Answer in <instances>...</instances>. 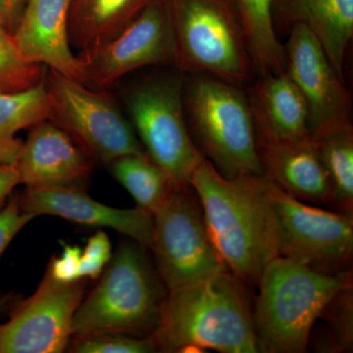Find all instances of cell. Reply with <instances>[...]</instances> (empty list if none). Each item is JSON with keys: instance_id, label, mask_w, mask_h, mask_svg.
<instances>
[{"instance_id": "23", "label": "cell", "mask_w": 353, "mask_h": 353, "mask_svg": "<svg viewBox=\"0 0 353 353\" xmlns=\"http://www.w3.org/2000/svg\"><path fill=\"white\" fill-rule=\"evenodd\" d=\"M253 66L262 76L285 71V48L280 43L272 17L273 0H234Z\"/></svg>"}, {"instance_id": "34", "label": "cell", "mask_w": 353, "mask_h": 353, "mask_svg": "<svg viewBox=\"0 0 353 353\" xmlns=\"http://www.w3.org/2000/svg\"><path fill=\"white\" fill-rule=\"evenodd\" d=\"M15 301L16 296L12 294H4V296H0V313L4 312L6 310H8Z\"/></svg>"}, {"instance_id": "2", "label": "cell", "mask_w": 353, "mask_h": 353, "mask_svg": "<svg viewBox=\"0 0 353 353\" xmlns=\"http://www.w3.org/2000/svg\"><path fill=\"white\" fill-rule=\"evenodd\" d=\"M152 336L158 352H259L245 284L231 271L169 290Z\"/></svg>"}, {"instance_id": "15", "label": "cell", "mask_w": 353, "mask_h": 353, "mask_svg": "<svg viewBox=\"0 0 353 353\" xmlns=\"http://www.w3.org/2000/svg\"><path fill=\"white\" fill-rule=\"evenodd\" d=\"M72 0H27L13 34L14 43L28 63L39 65L87 85L82 60L69 39Z\"/></svg>"}, {"instance_id": "24", "label": "cell", "mask_w": 353, "mask_h": 353, "mask_svg": "<svg viewBox=\"0 0 353 353\" xmlns=\"http://www.w3.org/2000/svg\"><path fill=\"white\" fill-rule=\"evenodd\" d=\"M108 166L139 208L152 215L168 201L176 188L170 176L145 152L123 155Z\"/></svg>"}, {"instance_id": "17", "label": "cell", "mask_w": 353, "mask_h": 353, "mask_svg": "<svg viewBox=\"0 0 353 353\" xmlns=\"http://www.w3.org/2000/svg\"><path fill=\"white\" fill-rule=\"evenodd\" d=\"M260 163L267 180L303 202L333 204L331 181L310 136L290 141L257 139Z\"/></svg>"}, {"instance_id": "6", "label": "cell", "mask_w": 353, "mask_h": 353, "mask_svg": "<svg viewBox=\"0 0 353 353\" xmlns=\"http://www.w3.org/2000/svg\"><path fill=\"white\" fill-rule=\"evenodd\" d=\"M188 106L204 152L223 176L263 175L252 106L233 83L197 79Z\"/></svg>"}, {"instance_id": "26", "label": "cell", "mask_w": 353, "mask_h": 353, "mask_svg": "<svg viewBox=\"0 0 353 353\" xmlns=\"http://www.w3.org/2000/svg\"><path fill=\"white\" fill-rule=\"evenodd\" d=\"M46 67L28 63L0 17V92H19L43 80Z\"/></svg>"}, {"instance_id": "21", "label": "cell", "mask_w": 353, "mask_h": 353, "mask_svg": "<svg viewBox=\"0 0 353 353\" xmlns=\"http://www.w3.org/2000/svg\"><path fill=\"white\" fill-rule=\"evenodd\" d=\"M51 114L44 80L28 90L0 92V163L15 165L23 145L18 132L50 119Z\"/></svg>"}, {"instance_id": "8", "label": "cell", "mask_w": 353, "mask_h": 353, "mask_svg": "<svg viewBox=\"0 0 353 353\" xmlns=\"http://www.w3.org/2000/svg\"><path fill=\"white\" fill-rule=\"evenodd\" d=\"M263 185L279 256L324 273L350 270L353 256V216L299 201L264 176Z\"/></svg>"}, {"instance_id": "31", "label": "cell", "mask_w": 353, "mask_h": 353, "mask_svg": "<svg viewBox=\"0 0 353 353\" xmlns=\"http://www.w3.org/2000/svg\"><path fill=\"white\" fill-rule=\"evenodd\" d=\"M27 0H0V17L9 34L17 29Z\"/></svg>"}, {"instance_id": "14", "label": "cell", "mask_w": 353, "mask_h": 353, "mask_svg": "<svg viewBox=\"0 0 353 353\" xmlns=\"http://www.w3.org/2000/svg\"><path fill=\"white\" fill-rule=\"evenodd\" d=\"M22 210L34 217L52 215L83 226L109 228L150 248L153 215L141 208L118 209L99 203L82 187L26 188L19 196Z\"/></svg>"}, {"instance_id": "1", "label": "cell", "mask_w": 353, "mask_h": 353, "mask_svg": "<svg viewBox=\"0 0 353 353\" xmlns=\"http://www.w3.org/2000/svg\"><path fill=\"white\" fill-rule=\"evenodd\" d=\"M190 185L221 259L243 284L256 287L265 267L279 256L263 175L226 178L204 157Z\"/></svg>"}, {"instance_id": "16", "label": "cell", "mask_w": 353, "mask_h": 353, "mask_svg": "<svg viewBox=\"0 0 353 353\" xmlns=\"http://www.w3.org/2000/svg\"><path fill=\"white\" fill-rule=\"evenodd\" d=\"M15 167L27 188L83 187L94 159L68 132L46 119L32 127Z\"/></svg>"}, {"instance_id": "3", "label": "cell", "mask_w": 353, "mask_h": 353, "mask_svg": "<svg viewBox=\"0 0 353 353\" xmlns=\"http://www.w3.org/2000/svg\"><path fill=\"white\" fill-rule=\"evenodd\" d=\"M352 285V271L329 274L277 256L256 287L252 312L259 352H307L318 317L340 290Z\"/></svg>"}, {"instance_id": "7", "label": "cell", "mask_w": 353, "mask_h": 353, "mask_svg": "<svg viewBox=\"0 0 353 353\" xmlns=\"http://www.w3.org/2000/svg\"><path fill=\"white\" fill-rule=\"evenodd\" d=\"M124 97L146 154L176 187L190 185L192 173L205 155L194 145L185 124L182 79L162 76L143 81Z\"/></svg>"}, {"instance_id": "13", "label": "cell", "mask_w": 353, "mask_h": 353, "mask_svg": "<svg viewBox=\"0 0 353 353\" xmlns=\"http://www.w3.org/2000/svg\"><path fill=\"white\" fill-rule=\"evenodd\" d=\"M285 71L301 92L309 112V134L350 121L352 97L322 44L303 25L290 28Z\"/></svg>"}, {"instance_id": "11", "label": "cell", "mask_w": 353, "mask_h": 353, "mask_svg": "<svg viewBox=\"0 0 353 353\" xmlns=\"http://www.w3.org/2000/svg\"><path fill=\"white\" fill-rule=\"evenodd\" d=\"M85 284V279L60 282L46 271L34 294L14 301L8 321L0 324V353L63 352Z\"/></svg>"}, {"instance_id": "20", "label": "cell", "mask_w": 353, "mask_h": 353, "mask_svg": "<svg viewBox=\"0 0 353 353\" xmlns=\"http://www.w3.org/2000/svg\"><path fill=\"white\" fill-rule=\"evenodd\" d=\"M153 0H72L69 39L87 57L119 34Z\"/></svg>"}, {"instance_id": "12", "label": "cell", "mask_w": 353, "mask_h": 353, "mask_svg": "<svg viewBox=\"0 0 353 353\" xmlns=\"http://www.w3.org/2000/svg\"><path fill=\"white\" fill-rule=\"evenodd\" d=\"M87 85L105 88L134 70L150 65H175V30L170 0L152 3L94 52L80 57Z\"/></svg>"}, {"instance_id": "5", "label": "cell", "mask_w": 353, "mask_h": 353, "mask_svg": "<svg viewBox=\"0 0 353 353\" xmlns=\"http://www.w3.org/2000/svg\"><path fill=\"white\" fill-rule=\"evenodd\" d=\"M176 66L230 83L245 82L252 62L234 0H170Z\"/></svg>"}, {"instance_id": "28", "label": "cell", "mask_w": 353, "mask_h": 353, "mask_svg": "<svg viewBox=\"0 0 353 353\" xmlns=\"http://www.w3.org/2000/svg\"><path fill=\"white\" fill-rule=\"evenodd\" d=\"M34 218L21 208L19 196L12 197L0 210V259L13 239Z\"/></svg>"}, {"instance_id": "18", "label": "cell", "mask_w": 353, "mask_h": 353, "mask_svg": "<svg viewBox=\"0 0 353 353\" xmlns=\"http://www.w3.org/2000/svg\"><path fill=\"white\" fill-rule=\"evenodd\" d=\"M250 103L257 139L278 141L309 136L307 104L285 71L262 76Z\"/></svg>"}, {"instance_id": "30", "label": "cell", "mask_w": 353, "mask_h": 353, "mask_svg": "<svg viewBox=\"0 0 353 353\" xmlns=\"http://www.w3.org/2000/svg\"><path fill=\"white\" fill-rule=\"evenodd\" d=\"M83 255L88 259H99L108 263L112 257V245L106 233L99 231L88 239Z\"/></svg>"}, {"instance_id": "4", "label": "cell", "mask_w": 353, "mask_h": 353, "mask_svg": "<svg viewBox=\"0 0 353 353\" xmlns=\"http://www.w3.org/2000/svg\"><path fill=\"white\" fill-rule=\"evenodd\" d=\"M101 280L77 308L72 338L104 334L148 336L154 333L168 290L145 246L123 243Z\"/></svg>"}, {"instance_id": "32", "label": "cell", "mask_w": 353, "mask_h": 353, "mask_svg": "<svg viewBox=\"0 0 353 353\" xmlns=\"http://www.w3.org/2000/svg\"><path fill=\"white\" fill-rule=\"evenodd\" d=\"M18 185L20 178L15 165L0 163V210L6 206L7 199Z\"/></svg>"}, {"instance_id": "10", "label": "cell", "mask_w": 353, "mask_h": 353, "mask_svg": "<svg viewBox=\"0 0 353 353\" xmlns=\"http://www.w3.org/2000/svg\"><path fill=\"white\" fill-rule=\"evenodd\" d=\"M43 80L52 105L50 120L92 159L108 165L123 155L143 152L132 123L104 92L48 68Z\"/></svg>"}, {"instance_id": "19", "label": "cell", "mask_w": 353, "mask_h": 353, "mask_svg": "<svg viewBox=\"0 0 353 353\" xmlns=\"http://www.w3.org/2000/svg\"><path fill=\"white\" fill-rule=\"evenodd\" d=\"M272 17L290 28H308L343 77L345 53L353 36V0H273Z\"/></svg>"}, {"instance_id": "33", "label": "cell", "mask_w": 353, "mask_h": 353, "mask_svg": "<svg viewBox=\"0 0 353 353\" xmlns=\"http://www.w3.org/2000/svg\"><path fill=\"white\" fill-rule=\"evenodd\" d=\"M105 265V262L99 259H88L82 253L80 264H79V277L81 279L90 278L95 280L99 277Z\"/></svg>"}, {"instance_id": "9", "label": "cell", "mask_w": 353, "mask_h": 353, "mask_svg": "<svg viewBox=\"0 0 353 353\" xmlns=\"http://www.w3.org/2000/svg\"><path fill=\"white\" fill-rule=\"evenodd\" d=\"M150 248L168 292L229 271L211 241L201 201L190 185L176 187L153 214Z\"/></svg>"}, {"instance_id": "25", "label": "cell", "mask_w": 353, "mask_h": 353, "mask_svg": "<svg viewBox=\"0 0 353 353\" xmlns=\"http://www.w3.org/2000/svg\"><path fill=\"white\" fill-rule=\"evenodd\" d=\"M326 321V334L319 341V350L326 352H348L353 348L352 285L340 290L323 309L319 317Z\"/></svg>"}, {"instance_id": "27", "label": "cell", "mask_w": 353, "mask_h": 353, "mask_svg": "<svg viewBox=\"0 0 353 353\" xmlns=\"http://www.w3.org/2000/svg\"><path fill=\"white\" fill-rule=\"evenodd\" d=\"M77 353H152L158 352L152 336H134L124 334H104L77 339L70 347Z\"/></svg>"}, {"instance_id": "29", "label": "cell", "mask_w": 353, "mask_h": 353, "mask_svg": "<svg viewBox=\"0 0 353 353\" xmlns=\"http://www.w3.org/2000/svg\"><path fill=\"white\" fill-rule=\"evenodd\" d=\"M82 250L76 245H64L62 254L51 260L48 265V272L53 278L63 283L74 282L79 277V264H80Z\"/></svg>"}, {"instance_id": "22", "label": "cell", "mask_w": 353, "mask_h": 353, "mask_svg": "<svg viewBox=\"0 0 353 353\" xmlns=\"http://www.w3.org/2000/svg\"><path fill=\"white\" fill-rule=\"evenodd\" d=\"M331 181L334 208L353 216V128L334 123L309 134Z\"/></svg>"}]
</instances>
